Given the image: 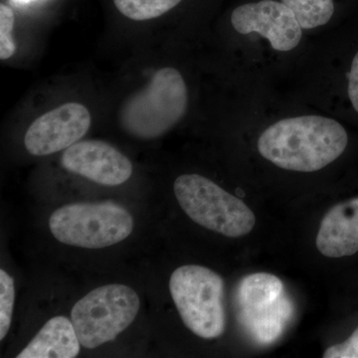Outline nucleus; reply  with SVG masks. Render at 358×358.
<instances>
[{
    "mask_svg": "<svg viewBox=\"0 0 358 358\" xmlns=\"http://www.w3.org/2000/svg\"><path fill=\"white\" fill-rule=\"evenodd\" d=\"M91 115L84 105L68 103L40 115L25 134L29 154L44 157L56 154L76 143L89 131Z\"/></svg>",
    "mask_w": 358,
    "mask_h": 358,
    "instance_id": "8",
    "label": "nucleus"
},
{
    "mask_svg": "<svg viewBox=\"0 0 358 358\" xmlns=\"http://www.w3.org/2000/svg\"><path fill=\"white\" fill-rule=\"evenodd\" d=\"M140 306L138 294L124 285H106L90 292L71 312L80 343L93 350L114 341L131 326Z\"/></svg>",
    "mask_w": 358,
    "mask_h": 358,
    "instance_id": "6",
    "label": "nucleus"
},
{
    "mask_svg": "<svg viewBox=\"0 0 358 358\" xmlns=\"http://www.w3.org/2000/svg\"><path fill=\"white\" fill-rule=\"evenodd\" d=\"M14 1L17 2V3H28V2H31L33 0H14Z\"/></svg>",
    "mask_w": 358,
    "mask_h": 358,
    "instance_id": "19",
    "label": "nucleus"
},
{
    "mask_svg": "<svg viewBox=\"0 0 358 358\" xmlns=\"http://www.w3.org/2000/svg\"><path fill=\"white\" fill-rule=\"evenodd\" d=\"M182 0H114L117 10L134 21L154 20L178 6Z\"/></svg>",
    "mask_w": 358,
    "mask_h": 358,
    "instance_id": "14",
    "label": "nucleus"
},
{
    "mask_svg": "<svg viewBox=\"0 0 358 358\" xmlns=\"http://www.w3.org/2000/svg\"><path fill=\"white\" fill-rule=\"evenodd\" d=\"M52 235L60 243L86 249H103L124 241L134 230V218L120 205H65L49 220Z\"/></svg>",
    "mask_w": 358,
    "mask_h": 358,
    "instance_id": "5",
    "label": "nucleus"
},
{
    "mask_svg": "<svg viewBox=\"0 0 358 358\" xmlns=\"http://www.w3.org/2000/svg\"><path fill=\"white\" fill-rule=\"evenodd\" d=\"M348 95L353 109L358 114V52L352 59L348 75Z\"/></svg>",
    "mask_w": 358,
    "mask_h": 358,
    "instance_id": "18",
    "label": "nucleus"
},
{
    "mask_svg": "<svg viewBox=\"0 0 358 358\" xmlns=\"http://www.w3.org/2000/svg\"><path fill=\"white\" fill-rule=\"evenodd\" d=\"M72 320L52 317L17 355V358H74L81 348Z\"/></svg>",
    "mask_w": 358,
    "mask_h": 358,
    "instance_id": "11",
    "label": "nucleus"
},
{
    "mask_svg": "<svg viewBox=\"0 0 358 358\" xmlns=\"http://www.w3.org/2000/svg\"><path fill=\"white\" fill-rule=\"evenodd\" d=\"M66 171L105 186H117L128 181L133 164L110 143L84 141L66 148L61 157Z\"/></svg>",
    "mask_w": 358,
    "mask_h": 358,
    "instance_id": "9",
    "label": "nucleus"
},
{
    "mask_svg": "<svg viewBox=\"0 0 358 358\" xmlns=\"http://www.w3.org/2000/svg\"><path fill=\"white\" fill-rule=\"evenodd\" d=\"M284 291L282 282L274 275L256 273L246 275L238 287L240 315L277 303L286 296Z\"/></svg>",
    "mask_w": 358,
    "mask_h": 358,
    "instance_id": "12",
    "label": "nucleus"
},
{
    "mask_svg": "<svg viewBox=\"0 0 358 358\" xmlns=\"http://www.w3.org/2000/svg\"><path fill=\"white\" fill-rule=\"evenodd\" d=\"M174 194L195 223L226 237L249 234L255 226L253 211L241 199L199 174H183L174 181Z\"/></svg>",
    "mask_w": 358,
    "mask_h": 358,
    "instance_id": "3",
    "label": "nucleus"
},
{
    "mask_svg": "<svg viewBox=\"0 0 358 358\" xmlns=\"http://www.w3.org/2000/svg\"><path fill=\"white\" fill-rule=\"evenodd\" d=\"M231 24L240 34L261 35L279 52L294 50L303 37V28L291 9L275 0L238 6L231 15Z\"/></svg>",
    "mask_w": 358,
    "mask_h": 358,
    "instance_id": "7",
    "label": "nucleus"
},
{
    "mask_svg": "<svg viewBox=\"0 0 358 358\" xmlns=\"http://www.w3.org/2000/svg\"><path fill=\"white\" fill-rule=\"evenodd\" d=\"M15 289L14 281L6 271L0 270V341H2L11 326Z\"/></svg>",
    "mask_w": 358,
    "mask_h": 358,
    "instance_id": "15",
    "label": "nucleus"
},
{
    "mask_svg": "<svg viewBox=\"0 0 358 358\" xmlns=\"http://www.w3.org/2000/svg\"><path fill=\"white\" fill-rule=\"evenodd\" d=\"M291 9L303 29L326 25L334 13V0H282Z\"/></svg>",
    "mask_w": 358,
    "mask_h": 358,
    "instance_id": "13",
    "label": "nucleus"
},
{
    "mask_svg": "<svg viewBox=\"0 0 358 358\" xmlns=\"http://www.w3.org/2000/svg\"><path fill=\"white\" fill-rule=\"evenodd\" d=\"M317 249L329 258L352 256L358 252V199L334 205L320 223Z\"/></svg>",
    "mask_w": 358,
    "mask_h": 358,
    "instance_id": "10",
    "label": "nucleus"
},
{
    "mask_svg": "<svg viewBox=\"0 0 358 358\" xmlns=\"http://www.w3.org/2000/svg\"><path fill=\"white\" fill-rule=\"evenodd\" d=\"M14 13L10 7L1 3L0 6V59L7 60L16 52L15 42L13 38Z\"/></svg>",
    "mask_w": 358,
    "mask_h": 358,
    "instance_id": "16",
    "label": "nucleus"
},
{
    "mask_svg": "<svg viewBox=\"0 0 358 358\" xmlns=\"http://www.w3.org/2000/svg\"><path fill=\"white\" fill-rule=\"evenodd\" d=\"M348 136L343 124L322 115L287 117L268 127L258 140L264 159L286 171H320L345 152Z\"/></svg>",
    "mask_w": 358,
    "mask_h": 358,
    "instance_id": "1",
    "label": "nucleus"
},
{
    "mask_svg": "<svg viewBox=\"0 0 358 358\" xmlns=\"http://www.w3.org/2000/svg\"><path fill=\"white\" fill-rule=\"evenodd\" d=\"M188 108V90L179 71L162 68L147 86L122 106L121 124L127 133L154 140L164 136L182 120Z\"/></svg>",
    "mask_w": 358,
    "mask_h": 358,
    "instance_id": "2",
    "label": "nucleus"
},
{
    "mask_svg": "<svg viewBox=\"0 0 358 358\" xmlns=\"http://www.w3.org/2000/svg\"><path fill=\"white\" fill-rule=\"evenodd\" d=\"M324 358H358V329L345 343L327 348Z\"/></svg>",
    "mask_w": 358,
    "mask_h": 358,
    "instance_id": "17",
    "label": "nucleus"
},
{
    "mask_svg": "<svg viewBox=\"0 0 358 358\" xmlns=\"http://www.w3.org/2000/svg\"><path fill=\"white\" fill-rule=\"evenodd\" d=\"M169 289L181 320L199 338H217L225 331L224 281L210 268L181 266L171 274Z\"/></svg>",
    "mask_w": 358,
    "mask_h": 358,
    "instance_id": "4",
    "label": "nucleus"
}]
</instances>
